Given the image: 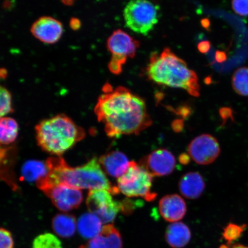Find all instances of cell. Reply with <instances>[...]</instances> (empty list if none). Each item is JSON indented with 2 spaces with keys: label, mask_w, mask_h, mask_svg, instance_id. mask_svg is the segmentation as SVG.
<instances>
[{
  "label": "cell",
  "mask_w": 248,
  "mask_h": 248,
  "mask_svg": "<svg viewBox=\"0 0 248 248\" xmlns=\"http://www.w3.org/2000/svg\"><path fill=\"white\" fill-rule=\"evenodd\" d=\"M94 111L111 138L138 135L153 123L143 99L122 86L101 95Z\"/></svg>",
  "instance_id": "1"
},
{
  "label": "cell",
  "mask_w": 248,
  "mask_h": 248,
  "mask_svg": "<svg viewBox=\"0 0 248 248\" xmlns=\"http://www.w3.org/2000/svg\"><path fill=\"white\" fill-rule=\"evenodd\" d=\"M46 164L48 174L44 180V185L46 187L63 184L78 189H104L114 195L120 193L118 187L111 185L96 158L75 168L68 166L61 157L49 158Z\"/></svg>",
  "instance_id": "2"
},
{
  "label": "cell",
  "mask_w": 248,
  "mask_h": 248,
  "mask_svg": "<svg viewBox=\"0 0 248 248\" xmlns=\"http://www.w3.org/2000/svg\"><path fill=\"white\" fill-rule=\"evenodd\" d=\"M147 74L148 78L157 84L184 89L194 97L200 95L196 73L168 48L160 55L156 52L152 54Z\"/></svg>",
  "instance_id": "3"
},
{
  "label": "cell",
  "mask_w": 248,
  "mask_h": 248,
  "mask_svg": "<svg viewBox=\"0 0 248 248\" xmlns=\"http://www.w3.org/2000/svg\"><path fill=\"white\" fill-rule=\"evenodd\" d=\"M36 138L43 150L60 155L84 138L83 129L64 114L43 120L36 126Z\"/></svg>",
  "instance_id": "4"
},
{
  "label": "cell",
  "mask_w": 248,
  "mask_h": 248,
  "mask_svg": "<svg viewBox=\"0 0 248 248\" xmlns=\"http://www.w3.org/2000/svg\"><path fill=\"white\" fill-rule=\"evenodd\" d=\"M160 7L148 0H132L124 9L126 26L135 32L147 35L160 17Z\"/></svg>",
  "instance_id": "5"
},
{
  "label": "cell",
  "mask_w": 248,
  "mask_h": 248,
  "mask_svg": "<svg viewBox=\"0 0 248 248\" xmlns=\"http://www.w3.org/2000/svg\"><path fill=\"white\" fill-rule=\"evenodd\" d=\"M153 177L140 164L131 162L127 171L118 179L117 187L120 193L126 197H141L147 201H153L157 196L151 191Z\"/></svg>",
  "instance_id": "6"
},
{
  "label": "cell",
  "mask_w": 248,
  "mask_h": 248,
  "mask_svg": "<svg viewBox=\"0 0 248 248\" xmlns=\"http://www.w3.org/2000/svg\"><path fill=\"white\" fill-rule=\"evenodd\" d=\"M109 191L104 189L89 191L86 204L91 213L97 216L103 224L113 222L122 210V202L114 201Z\"/></svg>",
  "instance_id": "7"
},
{
  "label": "cell",
  "mask_w": 248,
  "mask_h": 248,
  "mask_svg": "<svg viewBox=\"0 0 248 248\" xmlns=\"http://www.w3.org/2000/svg\"><path fill=\"white\" fill-rule=\"evenodd\" d=\"M221 153L218 141L209 134L201 135L191 141L188 154L195 163L208 165L215 162Z\"/></svg>",
  "instance_id": "8"
},
{
  "label": "cell",
  "mask_w": 248,
  "mask_h": 248,
  "mask_svg": "<svg viewBox=\"0 0 248 248\" xmlns=\"http://www.w3.org/2000/svg\"><path fill=\"white\" fill-rule=\"evenodd\" d=\"M45 193L50 198L54 205L63 212L77 208L83 201V195L79 189L63 184L53 186Z\"/></svg>",
  "instance_id": "9"
},
{
  "label": "cell",
  "mask_w": 248,
  "mask_h": 248,
  "mask_svg": "<svg viewBox=\"0 0 248 248\" xmlns=\"http://www.w3.org/2000/svg\"><path fill=\"white\" fill-rule=\"evenodd\" d=\"M140 165L153 176H166L174 170L176 160L170 152L166 149H159L143 158Z\"/></svg>",
  "instance_id": "10"
},
{
  "label": "cell",
  "mask_w": 248,
  "mask_h": 248,
  "mask_svg": "<svg viewBox=\"0 0 248 248\" xmlns=\"http://www.w3.org/2000/svg\"><path fill=\"white\" fill-rule=\"evenodd\" d=\"M107 45L112 57L126 61L127 58L135 57L140 43L123 30H117L108 38Z\"/></svg>",
  "instance_id": "11"
},
{
  "label": "cell",
  "mask_w": 248,
  "mask_h": 248,
  "mask_svg": "<svg viewBox=\"0 0 248 248\" xmlns=\"http://www.w3.org/2000/svg\"><path fill=\"white\" fill-rule=\"evenodd\" d=\"M31 32L40 42L54 44L59 41L63 34V25L54 17L43 16L33 24Z\"/></svg>",
  "instance_id": "12"
},
{
  "label": "cell",
  "mask_w": 248,
  "mask_h": 248,
  "mask_svg": "<svg viewBox=\"0 0 248 248\" xmlns=\"http://www.w3.org/2000/svg\"><path fill=\"white\" fill-rule=\"evenodd\" d=\"M161 216L166 221L175 222L185 217L187 206L184 199L177 194L166 195L159 202Z\"/></svg>",
  "instance_id": "13"
},
{
  "label": "cell",
  "mask_w": 248,
  "mask_h": 248,
  "mask_svg": "<svg viewBox=\"0 0 248 248\" xmlns=\"http://www.w3.org/2000/svg\"><path fill=\"white\" fill-rule=\"evenodd\" d=\"M79 248H123L122 235L112 224H108L102 227L97 236Z\"/></svg>",
  "instance_id": "14"
},
{
  "label": "cell",
  "mask_w": 248,
  "mask_h": 248,
  "mask_svg": "<svg viewBox=\"0 0 248 248\" xmlns=\"http://www.w3.org/2000/svg\"><path fill=\"white\" fill-rule=\"evenodd\" d=\"M99 162L107 174L119 178L128 170L130 162L128 157L122 152L113 151L102 156Z\"/></svg>",
  "instance_id": "15"
},
{
  "label": "cell",
  "mask_w": 248,
  "mask_h": 248,
  "mask_svg": "<svg viewBox=\"0 0 248 248\" xmlns=\"http://www.w3.org/2000/svg\"><path fill=\"white\" fill-rule=\"evenodd\" d=\"M205 188V183L200 173L190 172L182 176L179 182V190L188 199L199 198Z\"/></svg>",
  "instance_id": "16"
},
{
  "label": "cell",
  "mask_w": 248,
  "mask_h": 248,
  "mask_svg": "<svg viewBox=\"0 0 248 248\" xmlns=\"http://www.w3.org/2000/svg\"><path fill=\"white\" fill-rule=\"evenodd\" d=\"M191 237L190 229L184 223L173 222L167 228L166 240L173 248H184L189 243Z\"/></svg>",
  "instance_id": "17"
},
{
  "label": "cell",
  "mask_w": 248,
  "mask_h": 248,
  "mask_svg": "<svg viewBox=\"0 0 248 248\" xmlns=\"http://www.w3.org/2000/svg\"><path fill=\"white\" fill-rule=\"evenodd\" d=\"M102 224L100 218L94 214L85 213L79 217L77 228L82 237L91 240L100 233Z\"/></svg>",
  "instance_id": "18"
},
{
  "label": "cell",
  "mask_w": 248,
  "mask_h": 248,
  "mask_svg": "<svg viewBox=\"0 0 248 248\" xmlns=\"http://www.w3.org/2000/svg\"><path fill=\"white\" fill-rule=\"evenodd\" d=\"M48 174L46 163L38 160H30L25 163L21 169V176L25 181L37 184Z\"/></svg>",
  "instance_id": "19"
},
{
  "label": "cell",
  "mask_w": 248,
  "mask_h": 248,
  "mask_svg": "<svg viewBox=\"0 0 248 248\" xmlns=\"http://www.w3.org/2000/svg\"><path fill=\"white\" fill-rule=\"evenodd\" d=\"M77 222L73 216L60 214L52 220V225L55 233L63 238H69L75 234Z\"/></svg>",
  "instance_id": "20"
},
{
  "label": "cell",
  "mask_w": 248,
  "mask_h": 248,
  "mask_svg": "<svg viewBox=\"0 0 248 248\" xmlns=\"http://www.w3.org/2000/svg\"><path fill=\"white\" fill-rule=\"evenodd\" d=\"M18 125L16 121L11 117L0 118V144H9L16 139Z\"/></svg>",
  "instance_id": "21"
},
{
  "label": "cell",
  "mask_w": 248,
  "mask_h": 248,
  "mask_svg": "<svg viewBox=\"0 0 248 248\" xmlns=\"http://www.w3.org/2000/svg\"><path fill=\"white\" fill-rule=\"evenodd\" d=\"M232 85L238 95L248 97V67H241L234 71Z\"/></svg>",
  "instance_id": "22"
},
{
  "label": "cell",
  "mask_w": 248,
  "mask_h": 248,
  "mask_svg": "<svg viewBox=\"0 0 248 248\" xmlns=\"http://www.w3.org/2000/svg\"><path fill=\"white\" fill-rule=\"evenodd\" d=\"M33 248H63L61 241L55 235L45 233L38 235L33 242Z\"/></svg>",
  "instance_id": "23"
},
{
  "label": "cell",
  "mask_w": 248,
  "mask_h": 248,
  "mask_svg": "<svg viewBox=\"0 0 248 248\" xmlns=\"http://www.w3.org/2000/svg\"><path fill=\"white\" fill-rule=\"evenodd\" d=\"M246 227V225H238L234 224H229L226 226L224 229L222 234L223 237L226 241H227L228 244H230L232 242L239 239Z\"/></svg>",
  "instance_id": "24"
},
{
  "label": "cell",
  "mask_w": 248,
  "mask_h": 248,
  "mask_svg": "<svg viewBox=\"0 0 248 248\" xmlns=\"http://www.w3.org/2000/svg\"><path fill=\"white\" fill-rule=\"evenodd\" d=\"M12 111L11 93L4 87L0 85V118L4 117Z\"/></svg>",
  "instance_id": "25"
},
{
  "label": "cell",
  "mask_w": 248,
  "mask_h": 248,
  "mask_svg": "<svg viewBox=\"0 0 248 248\" xmlns=\"http://www.w3.org/2000/svg\"><path fill=\"white\" fill-rule=\"evenodd\" d=\"M232 7L235 14L242 16H248V0H234L232 2Z\"/></svg>",
  "instance_id": "26"
},
{
  "label": "cell",
  "mask_w": 248,
  "mask_h": 248,
  "mask_svg": "<svg viewBox=\"0 0 248 248\" xmlns=\"http://www.w3.org/2000/svg\"><path fill=\"white\" fill-rule=\"evenodd\" d=\"M14 242L8 231L0 228V248H14Z\"/></svg>",
  "instance_id": "27"
},
{
  "label": "cell",
  "mask_w": 248,
  "mask_h": 248,
  "mask_svg": "<svg viewBox=\"0 0 248 248\" xmlns=\"http://www.w3.org/2000/svg\"><path fill=\"white\" fill-rule=\"evenodd\" d=\"M123 65L120 62L111 59L109 64H108V69L111 73L117 75L122 72Z\"/></svg>",
  "instance_id": "28"
},
{
  "label": "cell",
  "mask_w": 248,
  "mask_h": 248,
  "mask_svg": "<svg viewBox=\"0 0 248 248\" xmlns=\"http://www.w3.org/2000/svg\"><path fill=\"white\" fill-rule=\"evenodd\" d=\"M211 44L209 41L201 42L198 45V49L202 53H206L210 50Z\"/></svg>",
  "instance_id": "29"
},
{
  "label": "cell",
  "mask_w": 248,
  "mask_h": 248,
  "mask_svg": "<svg viewBox=\"0 0 248 248\" xmlns=\"http://www.w3.org/2000/svg\"><path fill=\"white\" fill-rule=\"evenodd\" d=\"M216 60L217 62H222L226 60V55L225 52L222 51H217L216 54Z\"/></svg>",
  "instance_id": "30"
},
{
  "label": "cell",
  "mask_w": 248,
  "mask_h": 248,
  "mask_svg": "<svg viewBox=\"0 0 248 248\" xmlns=\"http://www.w3.org/2000/svg\"><path fill=\"white\" fill-rule=\"evenodd\" d=\"M188 156L186 154H183L181 155V157H180V160H181V162L183 164L187 163L189 160Z\"/></svg>",
  "instance_id": "31"
},
{
  "label": "cell",
  "mask_w": 248,
  "mask_h": 248,
  "mask_svg": "<svg viewBox=\"0 0 248 248\" xmlns=\"http://www.w3.org/2000/svg\"><path fill=\"white\" fill-rule=\"evenodd\" d=\"M173 129L176 131V130H178V131H180V129H181L182 128L183 124L179 122V121H178V122H175L174 124H173Z\"/></svg>",
  "instance_id": "32"
},
{
  "label": "cell",
  "mask_w": 248,
  "mask_h": 248,
  "mask_svg": "<svg viewBox=\"0 0 248 248\" xmlns=\"http://www.w3.org/2000/svg\"><path fill=\"white\" fill-rule=\"evenodd\" d=\"M202 24L204 28H209L210 26V22L209 20L204 19L202 20Z\"/></svg>",
  "instance_id": "33"
},
{
  "label": "cell",
  "mask_w": 248,
  "mask_h": 248,
  "mask_svg": "<svg viewBox=\"0 0 248 248\" xmlns=\"http://www.w3.org/2000/svg\"><path fill=\"white\" fill-rule=\"evenodd\" d=\"M228 248H248V247L242 246V245H235L232 247H229Z\"/></svg>",
  "instance_id": "34"
}]
</instances>
